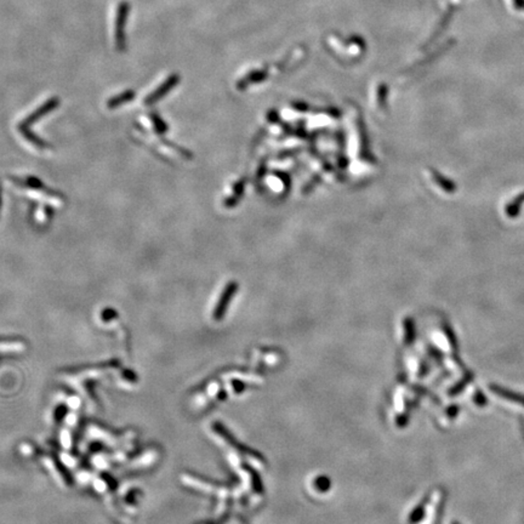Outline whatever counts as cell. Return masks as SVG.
I'll use <instances>...</instances> for the list:
<instances>
[{"label":"cell","mask_w":524,"mask_h":524,"mask_svg":"<svg viewBox=\"0 0 524 524\" xmlns=\"http://www.w3.org/2000/svg\"><path fill=\"white\" fill-rule=\"evenodd\" d=\"M60 104V100L57 99H51V100H47L46 102H44L43 105L40 106V107H38L37 110L33 111L31 114H29L28 117L26 118L25 120H22V122L20 123L19 128H27L29 129V126L32 125V124H34L37 120L40 119V118H43L45 114L50 113L51 111H54L55 108L57 107V105Z\"/></svg>","instance_id":"cell-1"},{"label":"cell","mask_w":524,"mask_h":524,"mask_svg":"<svg viewBox=\"0 0 524 524\" xmlns=\"http://www.w3.org/2000/svg\"><path fill=\"white\" fill-rule=\"evenodd\" d=\"M176 83H177V77H170L168 80L164 81V83L160 84V85L158 86V89H156L153 92H151L150 95L147 96V99L145 100V104L152 105V104H154V102H158L159 100L163 98V96L166 95V93L170 91L172 86L176 85Z\"/></svg>","instance_id":"cell-2"},{"label":"cell","mask_w":524,"mask_h":524,"mask_svg":"<svg viewBox=\"0 0 524 524\" xmlns=\"http://www.w3.org/2000/svg\"><path fill=\"white\" fill-rule=\"evenodd\" d=\"M19 130H20L21 135H22V137L25 138L26 141H28L29 144L33 145V146L37 147L38 150H46L47 145L45 144V142L41 140L40 137H38L37 135L33 134L31 130L27 129V128H19Z\"/></svg>","instance_id":"cell-3"},{"label":"cell","mask_w":524,"mask_h":524,"mask_svg":"<svg viewBox=\"0 0 524 524\" xmlns=\"http://www.w3.org/2000/svg\"><path fill=\"white\" fill-rule=\"evenodd\" d=\"M132 99H134V91L129 90V91H124L122 93H119L118 96H114L113 99H111L110 101L107 102V106L108 108L112 110V108H117L124 104H128Z\"/></svg>","instance_id":"cell-4"},{"label":"cell","mask_w":524,"mask_h":524,"mask_svg":"<svg viewBox=\"0 0 524 524\" xmlns=\"http://www.w3.org/2000/svg\"><path fill=\"white\" fill-rule=\"evenodd\" d=\"M492 391H493L494 393H496V395H498V396L504 397V398L508 399V401L520 403V404L524 405V397L523 396L517 395V393L511 392V391L500 389V387H496V386H492Z\"/></svg>","instance_id":"cell-5"},{"label":"cell","mask_w":524,"mask_h":524,"mask_svg":"<svg viewBox=\"0 0 524 524\" xmlns=\"http://www.w3.org/2000/svg\"><path fill=\"white\" fill-rule=\"evenodd\" d=\"M151 119H152L153 128H154V130H156L157 134H164L166 130H168V128H166V124L163 122V120L160 119L157 114H152Z\"/></svg>","instance_id":"cell-6"}]
</instances>
